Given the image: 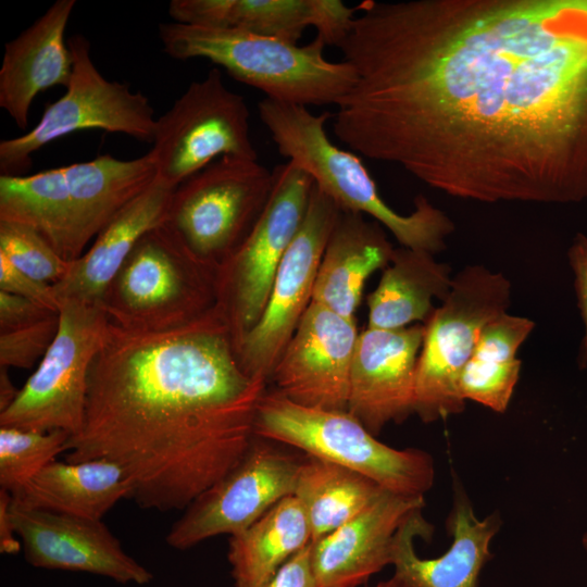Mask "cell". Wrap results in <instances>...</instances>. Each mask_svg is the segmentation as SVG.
<instances>
[{
  "instance_id": "cell-1",
  "label": "cell",
  "mask_w": 587,
  "mask_h": 587,
  "mask_svg": "<svg viewBox=\"0 0 587 587\" xmlns=\"http://www.w3.org/2000/svg\"><path fill=\"white\" fill-rule=\"evenodd\" d=\"M333 132L451 197L587 200V0H365Z\"/></svg>"
},
{
  "instance_id": "cell-2",
  "label": "cell",
  "mask_w": 587,
  "mask_h": 587,
  "mask_svg": "<svg viewBox=\"0 0 587 587\" xmlns=\"http://www.w3.org/2000/svg\"><path fill=\"white\" fill-rule=\"evenodd\" d=\"M266 384L241 369L217 304L164 332L109 322L65 461H112L139 507L185 510L248 450Z\"/></svg>"
},
{
  "instance_id": "cell-3",
  "label": "cell",
  "mask_w": 587,
  "mask_h": 587,
  "mask_svg": "<svg viewBox=\"0 0 587 587\" xmlns=\"http://www.w3.org/2000/svg\"><path fill=\"white\" fill-rule=\"evenodd\" d=\"M155 178L150 152L132 160L102 154L30 175H0V220L36 229L72 262Z\"/></svg>"
},
{
  "instance_id": "cell-4",
  "label": "cell",
  "mask_w": 587,
  "mask_h": 587,
  "mask_svg": "<svg viewBox=\"0 0 587 587\" xmlns=\"http://www.w3.org/2000/svg\"><path fill=\"white\" fill-rule=\"evenodd\" d=\"M258 109L279 153L305 171L341 210L372 216L401 247L432 254L446 248L454 230L449 216L423 196L415 198L410 214L394 211L379 196L362 161L329 140L325 124L332 113L315 115L307 107L266 97Z\"/></svg>"
},
{
  "instance_id": "cell-5",
  "label": "cell",
  "mask_w": 587,
  "mask_h": 587,
  "mask_svg": "<svg viewBox=\"0 0 587 587\" xmlns=\"http://www.w3.org/2000/svg\"><path fill=\"white\" fill-rule=\"evenodd\" d=\"M163 51L173 59L202 58L266 98L298 105L337 104L352 88L355 73L346 61L324 57L315 37L299 46L252 33L166 22L159 24Z\"/></svg>"
},
{
  "instance_id": "cell-6",
  "label": "cell",
  "mask_w": 587,
  "mask_h": 587,
  "mask_svg": "<svg viewBox=\"0 0 587 587\" xmlns=\"http://www.w3.org/2000/svg\"><path fill=\"white\" fill-rule=\"evenodd\" d=\"M254 435L355 471L398 495L424 497L434 484L426 451L389 447L348 411L304 407L275 389L259 400Z\"/></svg>"
},
{
  "instance_id": "cell-7",
  "label": "cell",
  "mask_w": 587,
  "mask_h": 587,
  "mask_svg": "<svg viewBox=\"0 0 587 587\" xmlns=\"http://www.w3.org/2000/svg\"><path fill=\"white\" fill-rule=\"evenodd\" d=\"M216 302V270L196 259L161 224L138 240L101 307L109 322L121 328L164 332L201 317Z\"/></svg>"
},
{
  "instance_id": "cell-8",
  "label": "cell",
  "mask_w": 587,
  "mask_h": 587,
  "mask_svg": "<svg viewBox=\"0 0 587 587\" xmlns=\"http://www.w3.org/2000/svg\"><path fill=\"white\" fill-rule=\"evenodd\" d=\"M511 303V283L483 265H467L452 278L448 297L424 325L416 362L414 413L430 423L463 411L461 373L479 335Z\"/></svg>"
},
{
  "instance_id": "cell-9",
  "label": "cell",
  "mask_w": 587,
  "mask_h": 587,
  "mask_svg": "<svg viewBox=\"0 0 587 587\" xmlns=\"http://www.w3.org/2000/svg\"><path fill=\"white\" fill-rule=\"evenodd\" d=\"M273 184V171L258 160L220 158L175 188L163 224L217 271L251 232Z\"/></svg>"
},
{
  "instance_id": "cell-10",
  "label": "cell",
  "mask_w": 587,
  "mask_h": 587,
  "mask_svg": "<svg viewBox=\"0 0 587 587\" xmlns=\"http://www.w3.org/2000/svg\"><path fill=\"white\" fill-rule=\"evenodd\" d=\"M67 45L73 71L64 95L46 107L30 130L0 141L1 175H22L37 150L79 130L102 129L152 143L157 117L149 99L129 84L107 79L95 65L85 36L74 35Z\"/></svg>"
},
{
  "instance_id": "cell-11",
  "label": "cell",
  "mask_w": 587,
  "mask_h": 587,
  "mask_svg": "<svg viewBox=\"0 0 587 587\" xmlns=\"http://www.w3.org/2000/svg\"><path fill=\"white\" fill-rule=\"evenodd\" d=\"M270 199L249 235L216 271V304L235 349L257 325L279 263L305 216L314 182L288 161L273 171Z\"/></svg>"
},
{
  "instance_id": "cell-12",
  "label": "cell",
  "mask_w": 587,
  "mask_h": 587,
  "mask_svg": "<svg viewBox=\"0 0 587 587\" xmlns=\"http://www.w3.org/2000/svg\"><path fill=\"white\" fill-rule=\"evenodd\" d=\"M108 325L101 305L62 301L58 333L15 400L0 412V426L76 434L84 421L89 369Z\"/></svg>"
},
{
  "instance_id": "cell-13",
  "label": "cell",
  "mask_w": 587,
  "mask_h": 587,
  "mask_svg": "<svg viewBox=\"0 0 587 587\" xmlns=\"http://www.w3.org/2000/svg\"><path fill=\"white\" fill-rule=\"evenodd\" d=\"M249 109L217 67L192 82L160 117L152 148L157 176L177 187L223 157L258 160Z\"/></svg>"
},
{
  "instance_id": "cell-14",
  "label": "cell",
  "mask_w": 587,
  "mask_h": 587,
  "mask_svg": "<svg viewBox=\"0 0 587 587\" xmlns=\"http://www.w3.org/2000/svg\"><path fill=\"white\" fill-rule=\"evenodd\" d=\"M301 460L280 444L254 436L241 460L185 509L166 542L186 550L211 537L246 529L294 495Z\"/></svg>"
},
{
  "instance_id": "cell-15",
  "label": "cell",
  "mask_w": 587,
  "mask_h": 587,
  "mask_svg": "<svg viewBox=\"0 0 587 587\" xmlns=\"http://www.w3.org/2000/svg\"><path fill=\"white\" fill-rule=\"evenodd\" d=\"M340 211L314 184L305 216L279 263L265 309L236 349L249 376L270 380L312 302L320 263Z\"/></svg>"
},
{
  "instance_id": "cell-16",
  "label": "cell",
  "mask_w": 587,
  "mask_h": 587,
  "mask_svg": "<svg viewBox=\"0 0 587 587\" xmlns=\"http://www.w3.org/2000/svg\"><path fill=\"white\" fill-rule=\"evenodd\" d=\"M358 336L355 319L311 302L270 377L274 389L304 407L347 411Z\"/></svg>"
},
{
  "instance_id": "cell-17",
  "label": "cell",
  "mask_w": 587,
  "mask_h": 587,
  "mask_svg": "<svg viewBox=\"0 0 587 587\" xmlns=\"http://www.w3.org/2000/svg\"><path fill=\"white\" fill-rule=\"evenodd\" d=\"M11 516L25 559L35 567L95 574L121 584L146 585L153 578L99 520L27 508L13 499Z\"/></svg>"
},
{
  "instance_id": "cell-18",
  "label": "cell",
  "mask_w": 587,
  "mask_h": 587,
  "mask_svg": "<svg viewBox=\"0 0 587 587\" xmlns=\"http://www.w3.org/2000/svg\"><path fill=\"white\" fill-rule=\"evenodd\" d=\"M424 325L398 329L366 327L359 333L348 412L377 436L389 423L414 413L415 370Z\"/></svg>"
},
{
  "instance_id": "cell-19",
  "label": "cell",
  "mask_w": 587,
  "mask_h": 587,
  "mask_svg": "<svg viewBox=\"0 0 587 587\" xmlns=\"http://www.w3.org/2000/svg\"><path fill=\"white\" fill-rule=\"evenodd\" d=\"M358 8L340 0H172L176 23L233 29L297 43L312 26L326 45L339 46L349 34Z\"/></svg>"
},
{
  "instance_id": "cell-20",
  "label": "cell",
  "mask_w": 587,
  "mask_h": 587,
  "mask_svg": "<svg viewBox=\"0 0 587 587\" xmlns=\"http://www.w3.org/2000/svg\"><path fill=\"white\" fill-rule=\"evenodd\" d=\"M500 526L498 514L478 519L469 497L455 486L447 528L452 536L448 550L434 559L420 558L416 537L430 538L432 525L422 510L413 513L399 528L392 546L394 577L408 587H478V577L490 559L489 546Z\"/></svg>"
},
{
  "instance_id": "cell-21",
  "label": "cell",
  "mask_w": 587,
  "mask_h": 587,
  "mask_svg": "<svg viewBox=\"0 0 587 587\" xmlns=\"http://www.w3.org/2000/svg\"><path fill=\"white\" fill-rule=\"evenodd\" d=\"M424 504L422 496L385 491L352 520L311 542L319 587H360L391 565L399 528Z\"/></svg>"
},
{
  "instance_id": "cell-22",
  "label": "cell",
  "mask_w": 587,
  "mask_h": 587,
  "mask_svg": "<svg viewBox=\"0 0 587 587\" xmlns=\"http://www.w3.org/2000/svg\"><path fill=\"white\" fill-rule=\"evenodd\" d=\"M75 0H57L29 27L4 47L0 68V107L25 129L36 96L54 86L67 87L73 71L65 29Z\"/></svg>"
},
{
  "instance_id": "cell-23",
  "label": "cell",
  "mask_w": 587,
  "mask_h": 587,
  "mask_svg": "<svg viewBox=\"0 0 587 587\" xmlns=\"http://www.w3.org/2000/svg\"><path fill=\"white\" fill-rule=\"evenodd\" d=\"M175 188L157 176L113 216L89 248L70 262L64 277L52 285L59 307L66 300L101 305L108 286L138 240L164 223Z\"/></svg>"
},
{
  "instance_id": "cell-24",
  "label": "cell",
  "mask_w": 587,
  "mask_h": 587,
  "mask_svg": "<svg viewBox=\"0 0 587 587\" xmlns=\"http://www.w3.org/2000/svg\"><path fill=\"white\" fill-rule=\"evenodd\" d=\"M394 249L377 222L341 210L320 263L312 302L355 319L366 279L388 265Z\"/></svg>"
},
{
  "instance_id": "cell-25",
  "label": "cell",
  "mask_w": 587,
  "mask_h": 587,
  "mask_svg": "<svg viewBox=\"0 0 587 587\" xmlns=\"http://www.w3.org/2000/svg\"><path fill=\"white\" fill-rule=\"evenodd\" d=\"M132 492L130 478L112 461L63 462L55 459L12 499L27 508L101 521L117 501L130 498Z\"/></svg>"
},
{
  "instance_id": "cell-26",
  "label": "cell",
  "mask_w": 587,
  "mask_h": 587,
  "mask_svg": "<svg viewBox=\"0 0 587 587\" xmlns=\"http://www.w3.org/2000/svg\"><path fill=\"white\" fill-rule=\"evenodd\" d=\"M434 254L405 247L395 248L377 287L367 296V327L398 329L413 322H426L448 297L452 276L447 264Z\"/></svg>"
},
{
  "instance_id": "cell-27",
  "label": "cell",
  "mask_w": 587,
  "mask_h": 587,
  "mask_svg": "<svg viewBox=\"0 0 587 587\" xmlns=\"http://www.w3.org/2000/svg\"><path fill=\"white\" fill-rule=\"evenodd\" d=\"M312 542L305 511L292 495L230 536L227 559L235 587H259Z\"/></svg>"
},
{
  "instance_id": "cell-28",
  "label": "cell",
  "mask_w": 587,
  "mask_h": 587,
  "mask_svg": "<svg viewBox=\"0 0 587 587\" xmlns=\"http://www.w3.org/2000/svg\"><path fill=\"white\" fill-rule=\"evenodd\" d=\"M534 327L532 320L508 312L485 325L459 379L464 401L478 402L498 413L507 410L522 366L516 352Z\"/></svg>"
},
{
  "instance_id": "cell-29",
  "label": "cell",
  "mask_w": 587,
  "mask_h": 587,
  "mask_svg": "<svg viewBox=\"0 0 587 587\" xmlns=\"http://www.w3.org/2000/svg\"><path fill=\"white\" fill-rule=\"evenodd\" d=\"M385 491L355 471L305 454L294 496L305 511L314 542L360 514Z\"/></svg>"
},
{
  "instance_id": "cell-30",
  "label": "cell",
  "mask_w": 587,
  "mask_h": 587,
  "mask_svg": "<svg viewBox=\"0 0 587 587\" xmlns=\"http://www.w3.org/2000/svg\"><path fill=\"white\" fill-rule=\"evenodd\" d=\"M70 436L65 430L0 426V489L12 497L18 495L47 464L65 451Z\"/></svg>"
},
{
  "instance_id": "cell-31",
  "label": "cell",
  "mask_w": 587,
  "mask_h": 587,
  "mask_svg": "<svg viewBox=\"0 0 587 587\" xmlns=\"http://www.w3.org/2000/svg\"><path fill=\"white\" fill-rule=\"evenodd\" d=\"M0 254L30 277L54 285L66 274L70 262L34 228L0 221Z\"/></svg>"
},
{
  "instance_id": "cell-32",
  "label": "cell",
  "mask_w": 587,
  "mask_h": 587,
  "mask_svg": "<svg viewBox=\"0 0 587 587\" xmlns=\"http://www.w3.org/2000/svg\"><path fill=\"white\" fill-rule=\"evenodd\" d=\"M59 328V312L20 328L0 332V366L30 367L41 359Z\"/></svg>"
},
{
  "instance_id": "cell-33",
  "label": "cell",
  "mask_w": 587,
  "mask_h": 587,
  "mask_svg": "<svg viewBox=\"0 0 587 587\" xmlns=\"http://www.w3.org/2000/svg\"><path fill=\"white\" fill-rule=\"evenodd\" d=\"M0 291L38 302L59 311L53 286L23 273L0 254Z\"/></svg>"
},
{
  "instance_id": "cell-34",
  "label": "cell",
  "mask_w": 587,
  "mask_h": 587,
  "mask_svg": "<svg viewBox=\"0 0 587 587\" xmlns=\"http://www.w3.org/2000/svg\"><path fill=\"white\" fill-rule=\"evenodd\" d=\"M569 262L574 274V288L585 332L578 351V364L587 365V236L577 234L569 249Z\"/></svg>"
},
{
  "instance_id": "cell-35",
  "label": "cell",
  "mask_w": 587,
  "mask_h": 587,
  "mask_svg": "<svg viewBox=\"0 0 587 587\" xmlns=\"http://www.w3.org/2000/svg\"><path fill=\"white\" fill-rule=\"evenodd\" d=\"M58 312L24 297L0 291V332L34 324Z\"/></svg>"
},
{
  "instance_id": "cell-36",
  "label": "cell",
  "mask_w": 587,
  "mask_h": 587,
  "mask_svg": "<svg viewBox=\"0 0 587 587\" xmlns=\"http://www.w3.org/2000/svg\"><path fill=\"white\" fill-rule=\"evenodd\" d=\"M259 587H319L311 564V544L290 558Z\"/></svg>"
},
{
  "instance_id": "cell-37",
  "label": "cell",
  "mask_w": 587,
  "mask_h": 587,
  "mask_svg": "<svg viewBox=\"0 0 587 587\" xmlns=\"http://www.w3.org/2000/svg\"><path fill=\"white\" fill-rule=\"evenodd\" d=\"M12 495L0 489V550L2 553H16L21 549L11 516Z\"/></svg>"
},
{
  "instance_id": "cell-38",
  "label": "cell",
  "mask_w": 587,
  "mask_h": 587,
  "mask_svg": "<svg viewBox=\"0 0 587 587\" xmlns=\"http://www.w3.org/2000/svg\"><path fill=\"white\" fill-rule=\"evenodd\" d=\"M20 389H16L8 374V367L0 366V412L4 411L15 400Z\"/></svg>"
},
{
  "instance_id": "cell-39",
  "label": "cell",
  "mask_w": 587,
  "mask_h": 587,
  "mask_svg": "<svg viewBox=\"0 0 587 587\" xmlns=\"http://www.w3.org/2000/svg\"><path fill=\"white\" fill-rule=\"evenodd\" d=\"M373 587H408V586L401 583L400 580H398L396 577L391 576L388 579L377 583Z\"/></svg>"
},
{
  "instance_id": "cell-40",
  "label": "cell",
  "mask_w": 587,
  "mask_h": 587,
  "mask_svg": "<svg viewBox=\"0 0 587 587\" xmlns=\"http://www.w3.org/2000/svg\"><path fill=\"white\" fill-rule=\"evenodd\" d=\"M582 544L585 550L587 551V533L583 536Z\"/></svg>"
}]
</instances>
